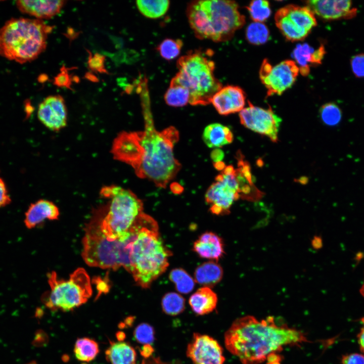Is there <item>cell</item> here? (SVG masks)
I'll use <instances>...</instances> for the list:
<instances>
[{"label": "cell", "mask_w": 364, "mask_h": 364, "mask_svg": "<svg viewBox=\"0 0 364 364\" xmlns=\"http://www.w3.org/2000/svg\"><path fill=\"white\" fill-rule=\"evenodd\" d=\"M143 97L145 129L139 131H122L113 142V158L131 166L140 178L164 188L181 168L175 158L173 148L179 139L178 130L169 126L157 131L151 112L149 95Z\"/></svg>", "instance_id": "6da1fadb"}, {"label": "cell", "mask_w": 364, "mask_h": 364, "mask_svg": "<svg viewBox=\"0 0 364 364\" xmlns=\"http://www.w3.org/2000/svg\"><path fill=\"white\" fill-rule=\"evenodd\" d=\"M307 341L302 332L277 324L270 316L260 321L251 315L240 317L224 335L226 348L243 364H259L284 346Z\"/></svg>", "instance_id": "7a4b0ae2"}, {"label": "cell", "mask_w": 364, "mask_h": 364, "mask_svg": "<svg viewBox=\"0 0 364 364\" xmlns=\"http://www.w3.org/2000/svg\"><path fill=\"white\" fill-rule=\"evenodd\" d=\"M134 226L129 272L139 286L147 288L166 270L172 254L164 245L157 222L152 217L143 212L134 222Z\"/></svg>", "instance_id": "3957f363"}, {"label": "cell", "mask_w": 364, "mask_h": 364, "mask_svg": "<svg viewBox=\"0 0 364 364\" xmlns=\"http://www.w3.org/2000/svg\"><path fill=\"white\" fill-rule=\"evenodd\" d=\"M186 14L196 37L214 42L230 40L245 23L238 4L232 1H192L187 5Z\"/></svg>", "instance_id": "277c9868"}, {"label": "cell", "mask_w": 364, "mask_h": 364, "mask_svg": "<svg viewBox=\"0 0 364 364\" xmlns=\"http://www.w3.org/2000/svg\"><path fill=\"white\" fill-rule=\"evenodd\" d=\"M52 30L42 20L12 18L0 28V56L20 64L33 61L46 49Z\"/></svg>", "instance_id": "5b68a950"}, {"label": "cell", "mask_w": 364, "mask_h": 364, "mask_svg": "<svg viewBox=\"0 0 364 364\" xmlns=\"http://www.w3.org/2000/svg\"><path fill=\"white\" fill-rule=\"evenodd\" d=\"M213 54L211 50L190 51L177 62L178 72L170 83L189 90L191 105L209 104L215 94L222 87L214 75Z\"/></svg>", "instance_id": "8992f818"}, {"label": "cell", "mask_w": 364, "mask_h": 364, "mask_svg": "<svg viewBox=\"0 0 364 364\" xmlns=\"http://www.w3.org/2000/svg\"><path fill=\"white\" fill-rule=\"evenodd\" d=\"M100 195L109 201L96 218L104 236L116 239L127 232L143 212V203L131 191L116 185L102 187Z\"/></svg>", "instance_id": "52a82bcc"}, {"label": "cell", "mask_w": 364, "mask_h": 364, "mask_svg": "<svg viewBox=\"0 0 364 364\" xmlns=\"http://www.w3.org/2000/svg\"><path fill=\"white\" fill-rule=\"evenodd\" d=\"M131 230L113 240L107 239L94 218L85 229L82 240V256L90 266L116 270L123 267L129 271V253L133 238Z\"/></svg>", "instance_id": "ba28073f"}, {"label": "cell", "mask_w": 364, "mask_h": 364, "mask_svg": "<svg viewBox=\"0 0 364 364\" xmlns=\"http://www.w3.org/2000/svg\"><path fill=\"white\" fill-rule=\"evenodd\" d=\"M48 278L51 290L44 304L51 310L70 311L85 303L92 295L89 277L82 268L76 269L68 280H59L55 271Z\"/></svg>", "instance_id": "9c48e42d"}, {"label": "cell", "mask_w": 364, "mask_h": 364, "mask_svg": "<svg viewBox=\"0 0 364 364\" xmlns=\"http://www.w3.org/2000/svg\"><path fill=\"white\" fill-rule=\"evenodd\" d=\"M240 183L236 169L229 165L225 166L208 189L205 200L211 213L226 214L230 213L234 202L240 198Z\"/></svg>", "instance_id": "30bf717a"}, {"label": "cell", "mask_w": 364, "mask_h": 364, "mask_svg": "<svg viewBox=\"0 0 364 364\" xmlns=\"http://www.w3.org/2000/svg\"><path fill=\"white\" fill-rule=\"evenodd\" d=\"M275 20L283 36L292 42L304 39L317 25L314 13L308 7L295 5L279 9Z\"/></svg>", "instance_id": "8fae6325"}, {"label": "cell", "mask_w": 364, "mask_h": 364, "mask_svg": "<svg viewBox=\"0 0 364 364\" xmlns=\"http://www.w3.org/2000/svg\"><path fill=\"white\" fill-rule=\"evenodd\" d=\"M299 72L295 62L283 61L273 66L264 59L259 70L261 81L267 89V97L281 95L290 88L296 81Z\"/></svg>", "instance_id": "7c38bea8"}, {"label": "cell", "mask_w": 364, "mask_h": 364, "mask_svg": "<svg viewBox=\"0 0 364 364\" xmlns=\"http://www.w3.org/2000/svg\"><path fill=\"white\" fill-rule=\"evenodd\" d=\"M248 107L239 112L241 124L246 128L278 141V133L282 119L269 107L264 109L254 106L248 101Z\"/></svg>", "instance_id": "4fadbf2b"}, {"label": "cell", "mask_w": 364, "mask_h": 364, "mask_svg": "<svg viewBox=\"0 0 364 364\" xmlns=\"http://www.w3.org/2000/svg\"><path fill=\"white\" fill-rule=\"evenodd\" d=\"M186 354L193 364H224L225 357L219 343L207 335L195 333Z\"/></svg>", "instance_id": "5bb4252c"}, {"label": "cell", "mask_w": 364, "mask_h": 364, "mask_svg": "<svg viewBox=\"0 0 364 364\" xmlns=\"http://www.w3.org/2000/svg\"><path fill=\"white\" fill-rule=\"evenodd\" d=\"M37 117L48 128L59 131L67 125V111L65 101L60 95L46 98L39 105Z\"/></svg>", "instance_id": "9a60e30c"}, {"label": "cell", "mask_w": 364, "mask_h": 364, "mask_svg": "<svg viewBox=\"0 0 364 364\" xmlns=\"http://www.w3.org/2000/svg\"><path fill=\"white\" fill-rule=\"evenodd\" d=\"M306 4L314 14L326 20L350 19L357 13L349 0H313Z\"/></svg>", "instance_id": "2e32d148"}, {"label": "cell", "mask_w": 364, "mask_h": 364, "mask_svg": "<svg viewBox=\"0 0 364 364\" xmlns=\"http://www.w3.org/2000/svg\"><path fill=\"white\" fill-rule=\"evenodd\" d=\"M246 95L238 86L229 85L222 87L212 98V104L218 113L227 115L240 112L245 105Z\"/></svg>", "instance_id": "e0dca14e"}, {"label": "cell", "mask_w": 364, "mask_h": 364, "mask_svg": "<svg viewBox=\"0 0 364 364\" xmlns=\"http://www.w3.org/2000/svg\"><path fill=\"white\" fill-rule=\"evenodd\" d=\"M65 1H17L16 5L22 13L34 16L39 20L50 19L58 14L65 5Z\"/></svg>", "instance_id": "ac0fdd59"}, {"label": "cell", "mask_w": 364, "mask_h": 364, "mask_svg": "<svg viewBox=\"0 0 364 364\" xmlns=\"http://www.w3.org/2000/svg\"><path fill=\"white\" fill-rule=\"evenodd\" d=\"M326 51L323 44L314 49L307 43L299 44L293 51L292 55L297 65L299 72L304 76L310 72V66L320 65Z\"/></svg>", "instance_id": "d6986e66"}, {"label": "cell", "mask_w": 364, "mask_h": 364, "mask_svg": "<svg viewBox=\"0 0 364 364\" xmlns=\"http://www.w3.org/2000/svg\"><path fill=\"white\" fill-rule=\"evenodd\" d=\"M59 214V209L54 203L40 199L29 206L25 214L24 223L28 229H32L46 219H57Z\"/></svg>", "instance_id": "ffe728a7"}, {"label": "cell", "mask_w": 364, "mask_h": 364, "mask_svg": "<svg viewBox=\"0 0 364 364\" xmlns=\"http://www.w3.org/2000/svg\"><path fill=\"white\" fill-rule=\"evenodd\" d=\"M194 251L201 257L218 260L224 254L222 240L216 234L207 232L201 235L193 245Z\"/></svg>", "instance_id": "44dd1931"}, {"label": "cell", "mask_w": 364, "mask_h": 364, "mask_svg": "<svg viewBox=\"0 0 364 364\" xmlns=\"http://www.w3.org/2000/svg\"><path fill=\"white\" fill-rule=\"evenodd\" d=\"M189 303L195 313L204 315L213 311L216 308L217 297L210 287H203L190 296Z\"/></svg>", "instance_id": "7402d4cb"}, {"label": "cell", "mask_w": 364, "mask_h": 364, "mask_svg": "<svg viewBox=\"0 0 364 364\" xmlns=\"http://www.w3.org/2000/svg\"><path fill=\"white\" fill-rule=\"evenodd\" d=\"M105 354L107 360L111 364H136V351L125 342H111Z\"/></svg>", "instance_id": "603a6c76"}, {"label": "cell", "mask_w": 364, "mask_h": 364, "mask_svg": "<svg viewBox=\"0 0 364 364\" xmlns=\"http://www.w3.org/2000/svg\"><path fill=\"white\" fill-rule=\"evenodd\" d=\"M233 138L229 127L218 123L207 125L203 133V140L209 148H219L229 144L233 142Z\"/></svg>", "instance_id": "cb8c5ba5"}, {"label": "cell", "mask_w": 364, "mask_h": 364, "mask_svg": "<svg viewBox=\"0 0 364 364\" xmlns=\"http://www.w3.org/2000/svg\"><path fill=\"white\" fill-rule=\"evenodd\" d=\"M222 276L221 266L214 261H210L204 262L196 268L194 280L204 287H210L218 283Z\"/></svg>", "instance_id": "d4e9b609"}, {"label": "cell", "mask_w": 364, "mask_h": 364, "mask_svg": "<svg viewBox=\"0 0 364 364\" xmlns=\"http://www.w3.org/2000/svg\"><path fill=\"white\" fill-rule=\"evenodd\" d=\"M136 5L143 15L149 18L156 19L166 13L170 2L168 0H142L137 1Z\"/></svg>", "instance_id": "484cf974"}, {"label": "cell", "mask_w": 364, "mask_h": 364, "mask_svg": "<svg viewBox=\"0 0 364 364\" xmlns=\"http://www.w3.org/2000/svg\"><path fill=\"white\" fill-rule=\"evenodd\" d=\"M99 352L98 344L90 338H80L75 343L74 353L76 358L81 361L89 362L93 360Z\"/></svg>", "instance_id": "4316f807"}, {"label": "cell", "mask_w": 364, "mask_h": 364, "mask_svg": "<svg viewBox=\"0 0 364 364\" xmlns=\"http://www.w3.org/2000/svg\"><path fill=\"white\" fill-rule=\"evenodd\" d=\"M166 103L172 107H183L189 103L190 93L186 87L170 83L164 95Z\"/></svg>", "instance_id": "83f0119b"}, {"label": "cell", "mask_w": 364, "mask_h": 364, "mask_svg": "<svg viewBox=\"0 0 364 364\" xmlns=\"http://www.w3.org/2000/svg\"><path fill=\"white\" fill-rule=\"evenodd\" d=\"M169 278L174 284L176 290L180 293L188 294L194 289L195 280L183 268L173 269L169 273Z\"/></svg>", "instance_id": "f1b7e54d"}, {"label": "cell", "mask_w": 364, "mask_h": 364, "mask_svg": "<svg viewBox=\"0 0 364 364\" xmlns=\"http://www.w3.org/2000/svg\"><path fill=\"white\" fill-rule=\"evenodd\" d=\"M161 306L165 314L171 316L177 315L184 311L185 299L178 293L168 292L163 296Z\"/></svg>", "instance_id": "f546056e"}, {"label": "cell", "mask_w": 364, "mask_h": 364, "mask_svg": "<svg viewBox=\"0 0 364 364\" xmlns=\"http://www.w3.org/2000/svg\"><path fill=\"white\" fill-rule=\"evenodd\" d=\"M247 41L254 45L265 43L269 38V31L263 23L253 22L250 24L246 30Z\"/></svg>", "instance_id": "4dcf8cb0"}, {"label": "cell", "mask_w": 364, "mask_h": 364, "mask_svg": "<svg viewBox=\"0 0 364 364\" xmlns=\"http://www.w3.org/2000/svg\"><path fill=\"white\" fill-rule=\"evenodd\" d=\"M183 45L181 39L166 38L160 43L157 49L163 59L171 61L179 56Z\"/></svg>", "instance_id": "1f68e13d"}, {"label": "cell", "mask_w": 364, "mask_h": 364, "mask_svg": "<svg viewBox=\"0 0 364 364\" xmlns=\"http://www.w3.org/2000/svg\"><path fill=\"white\" fill-rule=\"evenodd\" d=\"M247 8L251 19L255 22L263 23L269 17L271 13L269 3L267 1H251Z\"/></svg>", "instance_id": "d6a6232c"}, {"label": "cell", "mask_w": 364, "mask_h": 364, "mask_svg": "<svg viewBox=\"0 0 364 364\" xmlns=\"http://www.w3.org/2000/svg\"><path fill=\"white\" fill-rule=\"evenodd\" d=\"M320 116L324 124L329 126H335L339 124L341 120L342 111L336 104L327 103L320 109Z\"/></svg>", "instance_id": "836d02e7"}, {"label": "cell", "mask_w": 364, "mask_h": 364, "mask_svg": "<svg viewBox=\"0 0 364 364\" xmlns=\"http://www.w3.org/2000/svg\"><path fill=\"white\" fill-rule=\"evenodd\" d=\"M155 332L152 326L147 323L139 324L134 329L133 336L136 341L142 344H151L155 340Z\"/></svg>", "instance_id": "e575fe53"}, {"label": "cell", "mask_w": 364, "mask_h": 364, "mask_svg": "<svg viewBox=\"0 0 364 364\" xmlns=\"http://www.w3.org/2000/svg\"><path fill=\"white\" fill-rule=\"evenodd\" d=\"M350 66L353 74L357 77H364V54L361 53L353 56L350 60Z\"/></svg>", "instance_id": "d590c367"}, {"label": "cell", "mask_w": 364, "mask_h": 364, "mask_svg": "<svg viewBox=\"0 0 364 364\" xmlns=\"http://www.w3.org/2000/svg\"><path fill=\"white\" fill-rule=\"evenodd\" d=\"M89 54L88 64L90 69L99 72L107 73L104 66L105 57L99 54H96L92 56L90 52Z\"/></svg>", "instance_id": "8d00e7d4"}, {"label": "cell", "mask_w": 364, "mask_h": 364, "mask_svg": "<svg viewBox=\"0 0 364 364\" xmlns=\"http://www.w3.org/2000/svg\"><path fill=\"white\" fill-rule=\"evenodd\" d=\"M54 84L58 86H65L70 88L71 80L68 72L65 67L61 69L60 73L55 78Z\"/></svg>", "instance_id": "74e56055"}, {"label": "cell", "mask_w": 364, "mask_h": 364, "mask_svg": "<svg viewBox=\"0 0 364 364\" xmlns=\"http://www.w3.org/2000/svg\"><path fill=\"white\" fill-rule=\"evenodd\" d=\"M342 364H364V355L351 353L343 356Z\"/></svg>", "instance_id": "f35d334b"}, {"label": "cell", "mask_w": 364, "mask_h": 364, "mask_svg": "<svg viewBox=\"0 0 364 364\" xmlns=\"http://www.w3.org/2000/svg\"><path fill=\"white\" fill-rule=\"evenodd\" d=\"M11 202L5 183L0 177V208L9 205Z\"/></svg>", "instance_id": "ab89813d"}, {"label": "cell", "mask_w": 364, "mask_h": 364, "mask_svg": "<svg viewBox=\"0 0 364 364\" xmlns=\"http://www.w3.org/2000/svg\"><path fill=\"white\" fill-rule=\"evenodd\" d=\"M363 326L357 335L358 343L360 350L364 353V317L361 318Z\"/></svg>", "instance_id": "60d3db41"}, {"label": "cell", "mask_w": 364, "mask_h": 364, "mask_svg": "<svg viewBox=\"0 0 364 364\" xmlns=\"http://www.w3.org/2000/svg\"><path fill=\"white\" fill-rule=\"evenodd\" d=\"M154 349L150 344L144 345L141 350V354L145 357H149L153 352Z\"/></svg>", "instance_id": "b9f144b4"}, {"label": "cell", "mask_w": 364, "mask_h": 364, "mask_svg": "<svg viewBox=\"0 0 364 364\" xmlns=\"http://www.w3.org/2000/svg\"><path fill=\"white\" fill-rule=\"evenodd\" d=\"M214 156L212 157L216 162H220L222 158L223 153L221 151L217 150L214 151Z\"/></svg>", "instance_id": "7bdbcfd3"}, {"label": "cell", "mask_w": 364, "mask_h": 364, "mask_svg": "<svg viewBox=\"0 0 364 364\" xmlns=\"http://www.w3.org/2000/svg\"><path fill=\"white\" fill-rule=\"evenodd\" d=\"M28 364H37L35 361H31Z\"/></svg>", "instance_id": "ee69618b"}]
</instances>
